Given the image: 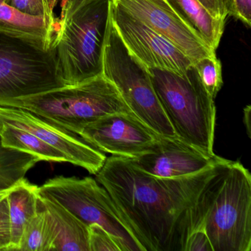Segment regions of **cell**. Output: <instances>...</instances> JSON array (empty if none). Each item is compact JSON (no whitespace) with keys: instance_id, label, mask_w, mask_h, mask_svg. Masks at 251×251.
<instances>
[{"instance_id":"6da1fadb","label":"cell","mask_w":251,"mask_h":251,"mask_svg":"<svg viewBox=\"0 0 251 251\" xmlns=\"http://www.w3.org/2000/svg\"><path fill=\"white\" fill-rule=\"evenodd\" d=\"M225 160L196 174L160 178L141 170L130 158L112 155L95 176L143 251H184L194 205Z\"/></svg>"},{"instance_id":"7a4b0ae2","label":"cell","mask_w":251,"mask_h":251,"mask_svg":"<svg viewBox=\"0 0 251 251\" xmlns=\"http://www.w3.org/2000/svg\"><path fill=\"white\" fill-rule=\"evenodd\" d=\"M199 227L213 251H251V175L239 161L225 160L205 183L192 209L191 232Z\"/></svg>"},{"instance_id":"3957f363","label":"cell","mask_w":251,"mask_h":251,"mask_svg":"<svg viewBox=\"0 0 251 251\" xmlns=\"http://www.w3.org/2000/svg\"><path fill=\"white\" fill-rule=\"evenodd\" d=\"M0 105L27 110L77 135L89 123L109 114L133 115L102 75L32 96L0 100Z\"/></svg>"},{"instance_id":"277c9868","label":"cell","mask_w":251,"mask_h":251,"mask_svg":"<svg viewBox=\"0 0 251 251\" xmlns=\"http://www.w3.org/2000/svg\"><path fill=\"white\" fill-rule=\"evenodd\" d=\"M166 117L177 138L214 157L216 106L193 67L184 75L148 70Z\"/></svg>"},{"instance_id":"5b68a950","label":"cell","mask_w":251,"mask_h":251,"mask_svg":"<svg viewBox=\"0 0 251 251\" xmlns=\"http://www.w3.org/2000/svg\"><path fill=\"white\" fill-rule=\"evenodd\" d=\"M109 0H88L58 26L52 49L58 74L65 85L102 75V52Z\"/></svg>"},{"instance_id":"8992f818","label":"cell","mask_w":251,"mask_h":251,"mask_svg":"<svg viewBox=\"0 0 251 251\" xmlns=\"http://www.w3.org/2000/svg\"><path fill=\"white\" fill-rule=\"evenodd\" d=\"M102 75L116 86L136 118L159 136L177 138L158 100L149 71L129 53L109 13L102 46Z\"/></svg>"},{"instance_id":"52a82bcc","label":"cell","mask_w":251,"mask_h":251,"mask_svg":"<svg viewBox=\"0 0 251 251\" xmlns=\"http://www.w3.org/2000/svg\"><path fill=\"white\" fill-rule=\"evenodd\" d=\"M41 197L59 202L86 226L98 224L122 251H143L106 189L92 177L56 176L38 187Z\"/></svg>"},{"instance_id":"ba28073f","label":"cell","mask_w":251,"mask_h":251,"mask_svg":"<svg viewBox=\"0 0 251 251\" xmlns=\"http://www.w3.org/2000/svg\"><path fill=\"white\" fill-rule=\"evenodd\" d=\"M64 86L52 48L44 50L0 34V100L32 96Z\"/></svg>"},{"instance_id":"9c48e42d","label":"cell","mask_w":251,"mask_h":251,"mask_svg":"<svg viewBox=\"0 0 251 251\" xmlns=\"http://www.w3.org/2000/svg\"><path fill=\"white\" fill-rule=\"evenodd\" d=\"M109 17L129 53L148 70L184 75L193 67L192 61L170 41L120 9L111 0Z\"/></svg>"},{"instance_id":"30bf717a","label":"cell","mask_w":251,"mask_h":251,"mask_svg":"<svg viewBox=\"0 0 251 251\" xmlns=\"http://www.w3.org/2000/svg\"><path fill=\"white\" fill-rule=\"evenodd\" d=\"M0 123L23 129L61 152L67 162L95 175L106 160L105 152L79 135L23 108L0 105Z\"/></svg>"},{"instance_id":"8fae6325","label":"cell","mask_w":251,"mask_h":251,"mask_svg":"<svg viewBox=\"0 0 251 251\" xmlns=\"http://www.w3.org/2000/svg\"><path fill=\"white\" fill-rule=\"evenodd\" d=\"M120 9L170 41L195 64L216 55L168 0H111Z\"/></svg>"},{"instance_id":"7c38bea8","label":"cell","mask_w":251,"mask_h":251,"mask_svg":"<svg viewBox=\"0 0 251 251\" xmlns=\"http://www.w3.org/2000/svg\"><path fill=\"white\" fill-rule=\"evenodd\" d=\"M79 136L105 153L127 158L151 151L161 136L134 115L124 113L109 114L89 123Z\"/></svg>"},{"instance_id":"4fadbf2b","label":"cell","mask_w":251,"mask_h":251,"mask_svg":"<svg viewBox=\"0 0 251 251\" xmlns=\"http://www.w3.org/2000/svg\"><path fill=\"white\" fill-rule=\"evenodd\" d=\"M221 157H208L178 138L160 136L152 149L132 162L141 170L160 178H176L201 173Z\"/></svg>"},{"instance_id":"5bb4252c","label":"cell","mask_w":251,"mask_h":251,"mask_svg":"<svg viewBox=\"0 0 251 251\" xmlns=\"http://www.w3.org/2000/svg\"><path fill=\"white\" fill-rule=\"evenodd\" d=\"M56 30L57 26L43 17L25 14L0 0V34L48 50L52 48Z\"/></svg>"},{"instance_id":"9a60e30c","label":"cell","mask_w":251,"mask_h":251,"mask_svg":"<svg viewBox=\"0 0 251 251\" xmlns=\"http://www.w3.org/2000/svg\"><path fill=\"white\" fill-rule=\"evenodd\" d=\"M39 197L54 227L55 239L51 251H89V226L57 201Z\"/></svg>"},{"instance_id":"2e32d148","label":"cell","mask_w":251,"mask_h":251,"mask_svg":"<svg viewBox=\"0 0 251 251\" xmlns=\"http://www.w3.org/2000/svg\"><path fill=\"white\" fill-rule=\"evenodd\" d=\"M38 187L24 177L8 189L6 198L12 237L10 251H18L25 227L37 211L39 198Z\"/></svg>"},{"instance_id":"e0dca14e","label":"cell","mask_w":251,"mask_h":251,"mask_svg":"<svg viewBox=\"0 0 251 251\" xmlns=\"http://www.w3.org/2000/svg\"><path fill=\"white\" fill-rule=\"evenodd\" d=\"M172 6L198 32L205 43L217 50L226 21L215 18L199 0H168Z\"/></svg>"},{"instance_id":"ac0fdd59","label":"cell","mask_w":251,"mask_h":251,"mask_svg":"<svg viewBox=\"0 0 251 251\" xmlns=\"http://www.w3.org/2000/svg\"><path fill=\"white\" fill-rule=\"evenodd\" d=\"M0 142L4 148L30 154L39 161L67 162L61 152L23 129L0 123Z\"/></svg>"},{"instance_id":"d6986e66","label":"cell","mask_w":251,"mask_h":251,"mask_svg":"<svg viewBox=\"0 0 251 251\" xmlns=\"http://www.w3.org/2000/svg\"><path fill=\"white\" fill-rule=\"evenodd\" d=\"M54 239L52 220L39 197L37 211L25 227L18 251H50Z\"/></svg>"},{"instance_id":"ffe728a7","label":"cell","mask_w":251,"mask_h":251,"mask_svg":"<svg viewBox=\"0 0 251 251\" xmlns=\"http://www.w3.org/2000/svg\"><path fill=\"white\" fill-rule=\"evenodd\" d=\"M39 161L30 154L4 148L0 142V191L9 189L25 177Z\"/></svg>"},{"instance_id":"44dd1931","label":"cell","mask_w":251,"mask_h":251,"mask_svg":"<svg viewBox=\"0 0 251 251\" xmlns=\"http://www.w3.org/2000/svg\"><path fill=\"white\" fill-rule=\"evenodd\" d=\"M193 66L204 89L214 100L223 85L222 64L217 55L202 58Z\"/></svg>"},{"instance_id":"7402d4cb","label":"cell","mask_w":251,"mask_h":251,"mask_svg":"<svg viewBox=\"0 0 251 251\" xmlns=\"http://www.w3.org/2000/svg\"><path fill=\"white\" fill-rule=\"evenodd\" d=\"M4 2L25 14L43 17L58 29V18L51 10L48 0H4Z\"/></svg>"},{"instance_id":"603a6c76","label":"cell","mask_w":251,"mask_h":251,"mask_svg":"<svg viewBox=\"0 0 251 251\" xmlns=\"http://www.w3.org/2000/svg\"><path fill=\"white\" fill-rule=\"evenodd\" d=\"M89 251H122L116 239L98 224L89 226Z\"/></svg>"},{"instance_id":"cb8c5ba5","label":"cell","mask_w":251,"mask_h":251,"mask_svg":"<svg viewBox=\"0 0 251 251\" xmlns=\"http://www.w3.org/2000/svg\"><path fill=\"white\" fill-rule=\"evenodd\" d=\"M11 242L12 237L9 207L5 198L0 202V251H11Z\"/></svg>"},{"instance_id":"d4e9b609","label":"cell","mask_w":251,"mask_h":251,"mask_svg":"<svg viewBox=\"0 0 251 251\" xmlns=\"http://www.w3.org/2000/svg\"><path fill=\"white\" fill-rule=\"evenodd\" d=\"M227 15L251 26V0H223Z\"/></svg>"},{"instance_id":"484cf974","label":"cell","mask_w":251,"mask_h":251,"mask_svg":"<svg viewBox=\"0 0 251 251\" xmlns=\"http://www.w3.org/2000/svg\"><path fill=\"white\" fill-rule=\"evenodd\" d=\"M184 251H213L211 242L203 227H197L189 233Z\"/></svg>"},{"instance_id":"4316f807","label":"cell","mask_w":251,"mask_h":251,"mask_svg":"<svg viewBox=\"0 0 251 251\" xmlns=\"http://www.w3.org/2000/svg\"><path fill=\"white\" fill-rule=\"evenodd\" d=\"M61 16L58 18V27L64 24L88 0H60Z\"/></svg>"},{"instance_id":"83f0119b","label":"cell","mask_w":251,"mask_h":251,"mask_svg":"<svg viewBox=\"0 0 251 251\" xmlns=\"http://www.w3.org/2000/svg\"><path fill=\"white\" fill-rule=\"evenodd\" d=\"M215 18L226 21L227 13L223 0H199Z\"/></svg>"},{"instance_id":"f1b7e54d","label":"cell","mask_w":251,"mask_h":251,"mask_svg":"<svg viewBox=\"0 0 251 251\" xmlns=\"http://www.w3.org/2000/svg\"><path fill=\"white\" fill-rule=\"evenodd\" d=\"M251 105H248L246 108L244 109V119L243 122L246 127L247 134L251 138Z\"/></svg>"},{"instance_id":"f546056e","label":"cell","mask_w":251,"mask_h":251,"mask_svg":"<svg viewBox=\"0 0 251 251\" xmlns=\"http://www.w3.org/2000/svg\"><path fill=\"white\" fill-rule=\"evenodd\" d=\"M60 0H48L49 2L50 7L51 10L54 12V9L56 8L57 5L59 2Z\"/></svg>"},{"instance_id":"4dcf8cb0","label":"cell","mask_w":251,"mask_h":251,"mask_svg":"<svg viewBox=\"0 0 251 251\" xmlns=\"http://www.w3.org/2000/svg\"><path fill=\"white\" fill-rule=\"evenodd\" d=\"M10 189V188H9ZM5 189V190L0 191V202L6 198L7 195H8V189Z\"/></svg>"}]
</instances>
